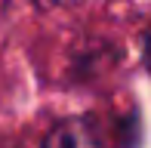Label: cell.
Masks as SVG:
<instances>
[{"mask_svg": "<svg viewBox=\"0 0 151 148\" xmlns=\"http://www.w3.org/2000/svg\"><path fill=\"white\" fill-rule=\"evenodd\" d=\"M43 148H108V145L90 117H71L50 130Z\"/></svg>", "mask_w": 151, "mask_h": 148, "instance_id": "1", "label": "cell"}, {"mask_svg": "<svg viewBox=\"0 0 151 148\" xmlns=\"http://www.w3.org/2000/svg\"><path fill=\"white\" fill-rule=\"evenodd\" d=\"M145 65H148V71H151V28L145 31Z\"/></svg>", "mask_w": 151, "mask_h": 148, "instance_id": "2", "label": "cell"}, {"mask_svg": "<svg viewBox=\"0 0 151 148\" xmlns=\"http://www.w3.org/2000/svg\"><path fill=\"white\" fill-rule=\"evenodd\" d=\"M40 6H65V3H74V0H37Z\"/></svg>", "mask_w": 151, "mask_h": 148, "instance_id": "3", "label": "cell"}]
</instances>
